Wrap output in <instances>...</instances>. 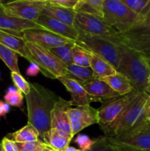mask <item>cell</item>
I'll list each match as a JSON object with an SVG mask.
<instances>
[{"label": "cell", "instance_id": "1", "mask_svg": "<svg viewBox=\"0 0 150 151\" xmlns=\"http://www.w3.org/2000/svg\"><path fill=\"white\" fill-rule=\"evenodd\" d=\"M25 98L27 109V123L38 130L40 140L42 141L44 134L51 129V113L59 97L42 85L31 83L30 91L25 96Z\"/></svg>", "mask_w": 150, "mask_h": 151}, {"label": "cell", "instance_id": "2", "mask_svg": "<svg viewBox=\"0 0 150 151\" xmlns=\"http://www.w3.org/2000/svg\"><path fill=\"white\" fill-rule=\"evenodd\" d=\"M149 95L146 92H138L132 101L125 108L113 122L100 126L104 137L113 138L135 129L147 122L145 107Z\"/></svg>", "mask_w": 150, "mask_h": 151}, {"label": "cell", "instance_id": "3", "mask_svg": "<svg viewBox=\"0 0 150 151\" xmlns=\"http://www.w3.org/2000/svg\"><path fill=\"white\" fill-rule=\"evenodd\" d=\"M116 44L119 46L121 51L117 72L128 78L133 90L138 92H146L150 68L144 56L123 44Z\"/></svg>", "mask_w": 150, "mask_h": 151}, {"label": "cell", "instance_id": "4", "mask_svg": "<svg viewBox=\"0 0 150 151\" xmlns=\"http://www.w3.org/2000/svg\"><path fill=\"white\" fill-rule=\"evenodd\" d=\"M26 58L40 68V72L51 79H58L68 75L67 66L51 51L34 43L26 41L24 49Z\"/></svg>", "mask_w": 150, "mask_h": 151}, {"label": "cell", "instance_id": "5", "mask_svg": "<svg viewBox=\"0 0 150 151\" xmlns=\"http://www.w3.org/2000/svg\"><path fill=\"white\" fill-rule=\"evenodd\" d=\"M104 38L123 44L145 57L150 56V19L138 21L125 32H117L113 36Z\"/></svg>", "mask_w": 150, "mask_h": 151}, {"label": "cell", "instance_id": "6", "mask_svg": "<svg viewBox=\"0 0 150 151\" xmlns=\"http://www.w3.org/2000/svg\"><path fill=\"white\" fill-rule=\"evenodd\" d=\"M76 30L79 36L75 43L77 45L95 53L110 63L115 69H117L121 58L120 47L118 44L102 37L89 35L81 30Z\"/></svg>", "mask_w": 150, "mask_h": 151}, {"label": "cell", "instance_id": "7", "mask_svg": "<svg viewBox=\"0 0 150 151\" xmlns=\"http://www.w3.org/2000/svg\"><path fill=\"white\" fill-rule=\"evenodd\" d=\"M103 13L102 20L118 32H125L139 21L138 15L121 0H104Z\"/></svg>", "mask_w": 150, "mask_h": 151}, {"label": "cell", "instance_id": "8", "mask_svg": "<svg viewBox=\"0 0 150 151\" xmlns=\"http://www.w3.org/2000/svg\"><path fill=\"white\" fill-rule=\"evenodd\" d=\"M47 1L44 0H18L4 2L1 7L6 14L21 19L35 22L42 13Z\"/></svg>", "mask_w": 150, "mask_h": 151}, {"label": "cell", "instance_id": "9", "mask_svg": "<svg viewBox=\"0 0 150 151\" xmlns=\"http://www.w3.org/2000/svg\"><path fill=\"white\" fill-rule=\"evenodd\" d=\"M138 91L133 90L125 95L102 100V106L99 111V121L98 124L99 126H104L114 122L135 97Z\"/></svg>", "mask_w": 150, "mask_h": 151}, {"label": "cell", "instance_id": "10", "mask_svg": "<svg viewBox=\"0 0 150 151\" xmlns=\"http://www.w3.org/2000/svg\"><path fill=\"white\" fill-rule=\"evenodd\" d=\"M74 27L85 33L102 38L113 36L117 32L116 29L107 25L101 18L79 12L76 13Z\"/></svg>", "mask_w": 150, "mask_h": 151}, {"label": "cell", "instance_id": "11", "mask_svg": "<svg viewBox=\"0 0 150 151\" xmlns=\"http://www.w3.org/2000/svg\"><path fill=\"white\" fill-rule=\"evenodd\" d=\"M99 109H95L90 105L70 108L68 110V116L71 127L72 136H75L84 128L99 123Z\"/></svg>", "mask_w": 150, "mask_h": 151}, {"label": "cell", "instance_id": "12", "mask_svg": "<svg viewBox=\"0 0 150 151\" xmlns=\"http://www.w3.org/2000/svg\"><path fill=\"white\" fill-rule=\"evenodd\" d=\"M108 139L113 142L150 151V122H146L129 132Z\"/></svg>", "mask_w": 150, "mask_h": 151}, {"label": "cell", "instance_id": "13", "mask_svg": "<svg viewBox=\"0 0 150 151\" xmlns=\"http://www.w3.org/2000/svg\"><path fill=\"white\" fill-rule=\"evenodd\" d=\"M22 36L26 41L49 50L72 41L44 29H26L22 32Z\"/></svg>", "mask_w": 150, "mask_h": 151}, {"label": "cell", "instance_id": "14", "mask_svg": "<svg viewBox=\"0 0 150 151\" xmlns=\"http://www.w3.org/2000/svg\"><path fill=\"white\" fill-rule=\"evenodd\" d=\"M59 81L63 83L67 91L71 94V100H69L72 106H84L90 105L93 102L102 103V100L93 97L87 92L82 86L81 83L74 78L70 77L59 78Z\"/></svg>", "mask_w": 150, "mask_h": 151}, {"label": "cell", "instance_id": "15", "mask_svg": "<svg viewBox=\"0 0 150 151\" xmlns=\"http://www.w3.org/2000/svg\"><path fill=\"white\" fill-rule=\"evenodd\" d=\"M69 100L59 97L51 113V128L56 129L73 138L68 110L71 108Z\"/></svg>", "mask_w": 150, "mask_h": 151}, {"label": "cell", "instance_id": "16", "mask_svg": "<svg viewBox=\"0 0 150 151\" xmlns=\"http://www.w3.org/2000/svg\"><path fill=\"white\" fill-rule=\"evenodd\" d=\"M35 22L43 29L74 42H76L79 36L78 31L75 27L65 24L56 19L44 15H41Z\"/></svg>", "mask_w": 150, "mask_h": 151}, {"label": "cell", "instance_id": "17", "mask_svg": "<svg viewBox=\"0 0 150 151\" xmlns=\"http://www.w3.org/2000/svg\"><path fill=\"white\" fill-rule=\"evenodd\" d=\"M30 29H43V28L35 22L21 19L6 14L1 7V1H0V29L12 32L16 35H22V32L24 31Z\"/></svg>", "mask_w": 150, "mask_h": 151}, {"label": "cell", "instance_id": "18", "mask_svg": "<svg viewBox=\"0 0 150 151\" xmlns=\"http://www.w3.org/2000/svg\"><path fill=\"white\" fill-rule=\"evenodd\" d=\"M80 82V81H79ZM85 91L93 97L101 100L119 97V94L113 91L108 84L99 79H92L85 82H80Z\"/></svg>", "mask_w": 150, "mask_h": 151}, {"label": "cell", "instance_id": "19", "mask_svg": "<svg viewBox=\"0 0 150 151\" xmlns=\"http://www.w3.org/2000/svg\"><path fill=\"white\" fill-rule=\"evenodd\" d=\"M76 13V12L75 10L65 8L60 6L51 4L47 1L46 4L43 10L41 15L51 17L65 24L74 27Z\"/></svg>", "mask_w": 150, "mask_h": 151}, {"label": "cell", "instance_id": "20", "mask_svg": "<svg viewBox=\"0 0 150 151\" xmlns=\"http://www.w3.org/2000/svg\"><path fill=\"white\" fill-rule=\"evenodd\" d=\"M89 56L91 69L94 73V79H101L117 73L116 69L105 60L95 53L85 50Z\"/></svg>", "mask_w": 150, "mask_h": 151}, {"label": "cell", "instance_id": "21", "mask_svg": "<svg viewBox=\"0 0 150 151\" xmlns=\"http://www.w3.org/2000/svg\"><path fill=\"white\" fill-rule=\"evenodd\" d=\"M71 139L70 136L51 128L44 134L42 142L53 150L63 151L69 146Z\"/></svg>", "mask_w": 150, "mask_h": 151}, {"label": "cell", "instance_id": "22", "mask_svg": "<svg viewBox=\"0 0 150 151\" xmlns=\"http://www.w3.org/2000/svg\"><path fill=\"white\" fill-rule=\"evenodd\" d=\"M26 41L22 35L0 29V44L16 52L18 55L26 58L24 49Z\"/></svg>", "mask_w": 150, "mask_h": 151}, {"label": "cell", "instance_id": "23", "mask_svg": "<svg viewBox=\"0 0 150 151\" xmlns=\"http://www.w3.org/2000/svg\"><path fill=\"white\" fill-rule=\"evenodd\" d=\"M99 80L108 84L110 88L120 96L127 94L133 91V88L128 78L119 72Z\"/></svg>", "mask_w": 150, "mask_h": 151}, {"label": "cell", "instance_id": "24", "mask_svg": "<svg viewBox=\"0 0 150 151\" xmlns=\"http://www.w3.org/2000/svg\"><path fill=\"white\" fill-rule=\"evenodd\" d=\"M7 137L13 140L16 143L30 142L40 140L39 132L35 127L29 123H27L23 128L15 132L8 134Z\"/></svg>", "mask_w": 150, "mask_h": 151}, {"label": "cell", "instance_id": "25", "mask_svg": "<svg viewBox=\"0 0 150 151\" xmlns=\"http://www.w3.org/2000/svg\"><path fill=\"white\" fill-rule=\"evenodd\" d=\"M104 0H79L74 10L85 14L92 15L102 19Z\"/></svg>", "mask_w": 150, "mask_h": 151}, {"label": "cell", "instance_id": "26", "mask_svg": "<svg viewBox=\"0 0 150 151\" xmlns=\"http://www.w3.org/2000/svg\"><path fill=\"white\" fill-rule=\"evenodd\" d=\"M0 58L11 72L21 73L18 63V54L8 47L0 44Z\"/></svg>", "mask_w": 150, "mask_h": 151}, {"label": "cell", "instance_id": "27", "mask_svg": "<svg viewBox=\"0 0 150 151\" xmlns=\"http://www.w3.org/2000/svg\"><path fill=\"white\" fill-rule=\"evenodd\" d=\"M68 75L66 77L74 78L80 82H85L94 79V73L91 67H83L72 63L67 66Z\"/></svg>", "mask_w": 150, "mask_h": 151}, {"label": "cell", "instance_id": "28", "mask_svg": "<svg viewBox=\"0 0 150 151\" xmlns=\"http://www.w3.org/2000/svg\"><path fill=\"white\" fill-rule=\"evenodd\" d=\"M75 45H76V43L74 41H71L64 45L51 49L50 51L68 66L73 63L72 50Z\"/></svg>", "mask_w": 150, "mask_h": 151}, {"label": "cell", "instance_id": "29", "mask_svg": "<svg viewBox=\"0 0 150 151\" xmlns=\"http://www.w3.org/2000/svg\"><path fill=\"white\" fill-rule=\"evenodd\" d=\"M4 99L5 103L10 106L20 108L23 105V93L21 92L13 86H10L7 88Z\"/></svg>", "mask_w": 150, "mask_h": 151}, {"label": "cell", "instance_id": "30", "mask_svg": "<svg viewBox=\"0 0 150 151\" xmlns=\"http://www.w3.org/2000/svg\"><path fill=\"white\" fill-rule=\"evenodd\" d=\"M72 58H73V63L74 64L83 67L91 66L89 56L87 51L76 44L72 50Z\"/></svg>", "mask_w": 150, "mask_h": 151}, {"label": "cell", "instance_id": "31", "mask_svg": "<svg viewBox=\"0 0 150 151\" xmlns=\"http://www.w3.org/2000/svg\"><path fill=\"white\" fill-rule=\"evenodd\" d=\"M10 76H11L12 81L14 83L15 87L18 90L25 94V96L29 94V91H30V83L21 75V73L11 72Z\"/></svg>", "mask_w": 150, "mask_h": 151}, {"label": "cell", "instance_id": "32", "mask_svg": "<svg viewBox=\"0 0 150 151\" xmlns=\"http://www.w3.org/2000/svg\"><path fill=\"white\" fill-rule=\"evenodd\" d=\"M97 141L96 139H91L86 134H79L76 136L74 139V143H76L79 147V150L82 151H88L91 148L93 145Z\"/></svg>", "mask_w": 150, "mask_h": 151}, {"label": "cell", "instance_id": "33", "mask_svg": "<svg viewBox=\"0 0 150 151\" xmlns=\"http://www.w3.org/2000/svg\"><path fill=\"white\" fill-rule=\"evenodd\" d=\"M19 151H44L46 145L41 140L30 142L17 143Z\"/></svg>", "mask_w": 150, "mask_h": 151}, {"label": "cell", "instance_id": "34", "mask_svg": "<svg viewBox=\"0 0 150 151\" xmlns=\"http://www.w3.org/2000/svg\"><path fill=\"white\" fill-rule=\"evenodd\" d=\"M121 1L139 16L141 12L149 4L150 0H121Z\"/></svg>", "mask_w": 150, "mask_h": 151}, {"label": "cell", "instance_id": "35", "mask_svg": "<svg viewBox=\"0 0 150 151\" xmlns=\"http://www.w3.org/2000/svg\"><path fill=\"white\" fill-rule=\"evenodd\" d=\"M88 151H113V148L109 139L103 136L97 138L95 144Z\"/></svg>", "mask_w": 150, "mask_h": 151}, {"label": "cell", "instance_id": "36", "mask_svg": "<svg viewBox=\"0 0 150 151\" xmlns=\"http://www.w3.org/2000/svg\"><path fill=\"white\" fill-rule=\"evenodd\" d=\"M47 1L51 4L74 10L79 0H47Z\"/></svg>", "mask_w": 150, "mask_h": 151}, {"label": "cell", "instance_id": "37", "mask_svg": "<svg viewBox=\"0 0 150 151\" xmlns=\"http://www.w3.org/2000/svg\"><path fill=\"white\" fill-rule=\"evenodd\" d=\"M1 146L3 151H19L17 143L8 137H5L1 140Z\"/></svg>", "mask_w": 150, "mask_h": 151}, {"label": "cell", "instance_id": "38", "mask_svg": "<svg viewBox=\"0 0 150 151\" xmlns=\"http://www.w3.org/2000/svg\"><path fill=\"white\" fill-rule=\"evenodd\" d=\"M113 145V151H144L140 149L135 148V147H131L129 145H125L119 144V143L113 142L110 141Z\"/></svg>", "mask_w": 150, "mask_h": 151}, {"label": "cell", "instance_id": "39", "mask_svg": "<svg viewBox=\"0 0 150 151\" xmlns=\"http://www.w3.org/2000/svg\"><path fill=\"white\" fill-rule=\"evenodd\" d=\"M40 68L37 64L30 63V65L27 67L26 71V75L28 77H35L39 74Z\"/></svg>", "mask_w": 150, "mask_h": 151}, {"label": "cell", "instance_id": "40", "mask_svg": "<svg viewBox=\"0 0 150 151\" xmlns=\"http://www.w3.org/2000/svg\"><path fill=\"white\" fill-rule=\"evenodd\" d=\"M10 111V106L0 100V117H6V114Z\"/></svg>", "mask_w": 150, "mask_h": 151}, {"label": "cell", "instance_id": "41", "mask_svg": "<svg viewBox=\"0 0 150 151\" xmlns=\"http://www.w3.org/2000/svg\"><path fill=\"white\" fill-rule=\"evenodd\" d=\"M145 116L147 122H150V96L147 100L146 105L145 107Z\"/></svg>", "mask_w": 150, "mask_h": 151}, {"label": "cell", "instance_id": "42", "mask_svg": "<svg viewBox=\"0 0 150 151\" xmlns=\"http://www.w3.org/2000/svg\"><path fill=\"white\" fill-rule=\"evenodd\" d=\"M63 151H82V150H79V149L76 148V147H71V146H68V147H66V148L65 149V150Z\"/></svg>", "mask_w": 150, "mask_h": 151}, {"label": "cell", "instance_id": "43", "mask_svg": "<svg viewBox=\"0 0 150 151\" xmlns=\"http://www.w3.org/2000/svg\"><path fill=\"white\" fill-rule=\"evenodd\" d=\"M149 19H150V8H149V11L146 13L145 16H144V17L141 19V20H149Z\"/></svg>", "mask_w": 150, "mask_h": 151}, {"label": "cell", "instance_id": "44", "mask_svg": "<svg viewBox=\"0 0 150 151\" xmlns=\"http://www.w3.org/2000/svg\"><path fill=\"white\" fill-rule=\"evenodd\" d=\"M146 93L150 96V76L149 78V81H148V86H147V90H146Z\"/></svg>", "mask_w": 150, "mask_h": 151}, {"label": "cell", "instance_id": "45", "mask_svg": "<svg viewBox=\"0 0 150 151\" xmlns=\"http://www.w3.org/2000/svg\"><path fill=\"white\" fill-rule=\"evenodd\" d=\"M144 58H145L146 60L147 63H148L149 66L150 68V56H147V57H145V56H144Z\"/></svg>", "mask_w": 150, "mask_h": 151}, {"label": "cell", "instance_id": "46", "mask_svg": "<svg viewBox=\"0 0 150 151\" xmlns=\"http://www.w3.org/2000/svg\"><path fill=\"white\" fill-rule=\"evenodd\" d=\"M44 151H54V150H53L52 149H51V148H50V147H49L48 146H47V147H46L45 149H44Z\"/></svg>", "mask_w": 150, "mask_h": 151}, {"label": "cell", "instance_id": "47", "mask_svg": "<svg viewBox=\"0 0 150 151\" xmlns=\"http://www.w3.org/2000/svg\"><path fill=\"white\" fill-rule=\"evenodd\" d=\"M0 151H3L2 146H1V143H0Z\"/></svg>", "mask_w": 150, "mask_h": 151}, {"label": "cell", "instance_id": "48", "mask_svg": "<svg viewBox=\"0 0 150 151\" xmlns=\"http://www.w3.org/2000/svg\"><path fill=\"white\" fill-rule=\"evenodd\" d=\"M0 78H1V72H0Z\"/></svg>", "mask_w": 150, "mask_h": 151}, {"label": "cell", "instance_id": "49", "mask_svg": "<svg viewBox=\"0 0 150 151\" xmlns=\"http://www.w3.org/2000/svg\"><path fill=\"white\" fill-rule=\"evenodd\" d=\"M146 57H147V56H146Z\"/></svg>", "mask_w": 150, "mask_h": 151}]
</instances>
